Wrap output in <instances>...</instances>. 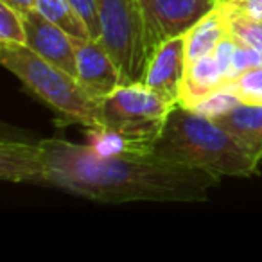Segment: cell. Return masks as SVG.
Wrapping results in <instances>:
<instances>
[{
  "label": "cell",
  "instance_id": "6da1fadb",
  "mask_svg": "<svg viewBox=\"0 0 262 262\" xmlns=\"http://www.w3.org/2000/svg\"><path fill=\"white\" fill-rule=\"evenodd\" d=\"M0 178L101 203H200L208 200L210 189L221 180L155 153L102 157L88 144L58 137L36 142L4 140L0 144Z\"/></svg>",
  "mask_w": 262,
  "mask_h": 262
},
{
  "label": "cell",
  "instance_id": "7a4b0ae2",
  "mask_svg": "<svg viewBox=\"0 0 262 262\" xmlns=\"http://www.w3.org/2000/svg\"><path fill=\"white\" fill-rule=\"evenodd\" d=\"M153 153L217 178H250L260 164L215 120L180 102L169 112Z\"/></svg>",
  "mask_w": 262,
  "mask_h": 262
},
{
  "label": "cell",
  "instance_id": "3957f363",
  "mask_svg": "<svg viewBox=\"0 0 262 262\" xmlns=\"http://www.w3.org/2000/svg\"><path fill=\"white\" fill-rule=\"evenodd\" d=\"M0 61L59 117V122L99 126L101 101L92 97L76 76L52 65L27 45L0 43Z\"/></svg>",
  "mask_w": 262,
  "mask_h": 262
},
{
  "label": "cell",
  "instance_id": "277c9868",
  "mask_svg": "<svg viewBox=\"0 0 262 262\" xmlns=\"http://www.w3.org/2000/svg\"><path fill=\"white\" fill-rule=\"evenodd\" d=\"M172 106L142 83L126 84L101 101L99 126L126 137L139 153H153Z\"/></svg>",
  "mask_w": 262,
  "mask_h": 262
},
{
  "label": "cell",
  "instance_id": "5b68a950",
  "mask_svg": "<svg viewBox=\"0 0 262 262\" xmlns=\"http://www.w3.org/2000/svg\"><path fill=\"white\" fill-rule=\"evenodd\" d=\"M101 43L117 65L122 86L142 83L147 72L146 29L139 0H95Z\"/></svg>",
  "mask_w": 262,
  "mask_h": 262
},
{
  "label": "cell",
  "instance_id": "8992f818",
  "mask_svg": "<svg viewBox=\"0 0 262 262\" xmlns=\"http://www.w3.org/2000/svg\"><path fill=\"white\" fill-rule=\"evenodd\" d=\"M146 29V51L151 61L162 43L187 34L217 8L219 0H139Z\"/></svg>",
  "mask_w": 262,
  "mask_h": 262
},
{
  "label": "cell",
  "instance_id": "52a82bcc",
  "mask_svg": "<svg viewBox=\"0 0 262 262\" xmlns=\"http://www.w3.org/2000/svg\"><path fill=\"white\" fill-rule=\"evenodd\" d=\"M77 61V79L83 88L97 101H102L110 94L122 86L120 72L101 40L95 38L72 36Z\"/></svg>",
  "mask_w": 262,
  "mask_h": 262
},
{
  "label": "cell",
  "instance_id": "ba28073f",
  "mask_svg": "<svg viewBox=\"0 0 262 262\" xmlns=\"http://www.w3.org/2000/svg\"><path fill=\"white\" fill-rule=\"evenodd\" d=\"M187 70V34L167 40L153 54L142 84L164 101L178 104Z\"/></svg>",
  "mask_w": 262,
  "mask_h": 262
},
{
  "label": "cell",
  "instance_id": "9c48e42d",
  "mask_svg": "<svg viewBox=\"0 0 262 262\" xmlns=\"http://www.w3.org/2000/svg\"><path fill=\"white\" fill-rule=\"evenodd\" d=\"M26 24L27 47L38 56L77 77V61L72 36L59 26L45 18L36 8L22 13Z\"/></svg>",
  "mask_w": 262,
  "mask_h": 262
},
{
  "label": "cell",
  "instance_id": "30bf717a",
  "mask_svg": "<svg viewBox=\"0 0 262 262\" xmlns=\"http://www.w3.org/2000/svg\"><path fill=\"white\" fill-rule=\"evenodd\" d=\"M214 120L228 131L255 160L262 162V104L239 102Z\"/></svg>",
  "mask_w": 262,
  "mask_h": 262
},
{
  "label": "cell",
  "instance_id": "8fae6325",
  "mask_svg": "<svg viewBox=\"0 0 262 262\" xmlns=\"http://www.w3.org/2000/svg\"><path fill=\"white\" fill-rule=\"evenodd\" d=\"M230 34V24L226 11L217 4L205 18H201L187 33V65L210 56L223 38Z\"/></svg>",
  "mask_w": 262,
  "mask_h": 262
},
{
  "label": "cell",
  "instance_id": "7c38bea8",
  "mask_svg": "<svg viewBox=\"0 0 262 262\" xmlns=\"http://www.w3.org/2000/svg\"><path fill=\"white\" fill-rule=\"evenodd\" d=\"M226 77L221 72L219 65L215 63L214 56H205L194 63H189L183 79V90L180 104L192 108L198 101H201L207 95L221 90Z\"/></svg>",
  "mask_w": 262,
  "mask_h": 262
},
{
  "label": "cell",
  "instance_id": "4fadbf2b",
  "mask_svg": "<svg viewBox=\"0 0 262 262\" xmlns=\"http://www.w3.org/2000/svg\"><path fill=\"white\" fill-rule=\"evenodd\" d=\"M36 9L45 18H49L63 31H67L70 36H90V31H88L83 16L79 15V11L70 0H36Z\"/></svg>",
  "mask_w": 262,
  "mask_h": 262
},
{
  "label": "cell",
  "instance_id": "5bb4252c",
  "mask_svg": "<svg viewBox=\"0 0 262 262\" xmlns=\"http://www.w3.org/2000/svg\"><path fill=\"white\" fill-rule=\"evenodd\" d=\"M86 144L102 157H120V155H144L133 147V144L117 133L115 129H110L104 126H92L86 127L84 133Z\"/></svg>",
  "mask_w": 262,
  "mask_h": 262
},
{
  "label": "cell",
  "instance_id": "9a60e30c",
  "mask_svg": "<svg viewBox=\"0 0 262 262\" xmlns=\"http://www.w3.org/2000/svg\"><path fill=\"white\" fill-rule=\"evenodd\" d=\"M221 90L232 92L241 102L262 104V65L244 70L243 74L225 81Z\"/></svg>",
  "mask_w": 262,
  "mask_h": 262
},
{
  "label": "cell",
  "instance_id": "2e32d148",
  "mask_svg": "<svg viewBox=\"0 0 262 262\" xmlns=\"http://www.w3.org/2000/svg\"><path fill=\"white\" fill-rule=\"evenodd\" d=\"M219 4H221V8L225 9L226 16H228L230 33H232L237 40L243 41V43L250 45V47L262 52V22L260 20H253V18H248V16L239 15V13H235L233 9H230L223 0H219Z\"/></svg>",
  "mask_w": 262,
  "mask_h": 262
},
{
  "label": "cell",
  "instance_id": "e0dca14e",
  "mask_svg": "<svg viewBox=\"0 0 262 262\" xmlns=\"http://www.w3.org/2000/svg\"><path fill=\"white\" fill-rule=\"evenodd\" d=\"M0 43L27 45L22 13L6 2H0Z\"/></svg>",
  "mask_w": 262,
  "mask_h": 262
},
{
  "label": "cell",
  "instance_id": "ac0fdd59",
  "mask_svg": "<svg viewBox=\"0 0 262 262\" xmlns=\"http://www.w3.org/2000/svg\"><path fill=\"white\" fill-rule=\"evenodd\" d=\"M239 102L241 101L232 94V92L217 90V92H214V94L203 97L201 101H198L196 104L192 106V110H196L198 113H201V115L214 120L215 117L226 113L228 110H232L233 106L239 104Z\"/></svg>",
  "mask_w": 262,
  "mask_h": 262
},
{
  "label": "cell",
  "instance_id": "d6986e66",
  "mask_svg": "<svg viewBox=\"0 0 262 262\" xmlns=\"http://www.w3.org/2000/svg\"><path fill=\"white\" fill-rule=\"evenodd\" d=\"M258 65H262V52L250 47V45L243 43L241 40H237L235 52H233V59H232V70H230V79L243 74L244 70H250Z\"/></svg>",
  "mask_w": 262,
  "mask_h": 262
},
{
  "label": "cell",
  "instance_id": "ffe728a7",
  "mask_svg": "<svg viewBox=\"0 0 262 262\" xmlns=\"http://www.w3.org/2000/svg\"><path fill=\"white\" fill-rule=\"evenodd\" d=\"M235 45H237V38L232 33L226 38H223L219 41V45L215 47V51L212 52L215 63L219 65L221 72L225 74L226 81L230 79V70H232V59H233V52H235Z\"/></svg>",
  "mask_w": 262,
  "mask_h": 262
},
{
  "label": "cell",
  "instance_id": "44dd1931",
  "mask_svg": "<svg viewBox=\"0 0 262 262\" xmlns=\"http://www.w3.org/2000/svg\"><path fill=\"white\" fill-rule=\"evenodd\" d=\"M76 9L79 11V15L83 16L84 24H86L90 36L99 40L101 36V26H99V16H97V8H95V0H70Z\"/></svg>",
  "mask_w": 262,
  "mask_h": 262
},
{
  "label": "cell",
  "instance_id": "7402d4cb",
  "mask_svg": "<svg viewBox=\"0 0 262 262\" xmlns=\"http://www.w3.org/2000/svg\"><path fill=\"white\" fill-rule=\"evenodd\" d=\"M223 2L239 15L262 22V0H223Z\"/></svg>",
  "mask_w": 262,
  "mask_h": 262
},
{
  "label": "cell",
  "instance_id": "603a6c76",
  "mask_svg": "<svg viewBox=\"0 0 262 262\" xmlns=\"http://www.w3.org/2000/svg\"><path fill=\"white\" fill-rule=\"evenodd\" d=\"M0 2H6V4H9L20 13L31 11V9L36 8V0H0Z\"/></svg>",
  "mask_w": 262,
  "mask_h": 262
}]
</instances>
